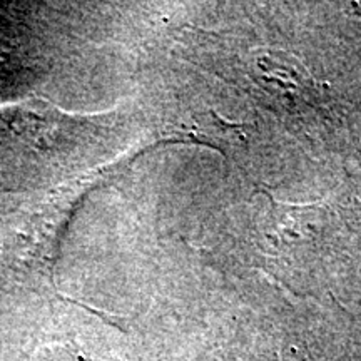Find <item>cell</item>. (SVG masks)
Listing matches in <instances>:
<instances>
[{"mask_svg":"<svg viewBox=\"0 0 361 361\" xmlns=\"http://www.w3.org/2000/svg\"><path fill=\"white\" fill-rule=\"evenodd\" d=\"M11 52H12V42L4 37V35H0V62H2L4 59H7Z\"/></svg>","mask_w":361,"mask_h":361,"instance_id":"obj_1","label":"cell"}]
</instances>
